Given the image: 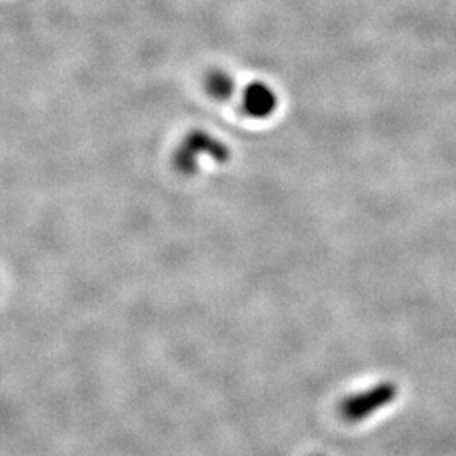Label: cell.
I'll return each mask as SVG.
<instances>
[{"instance_id": "6da1fadb", "label": "cell", "mask_w": 456, "mask_h": 456, "mask_svg": "<svg viewBox=\"0 0 456 456\" xmlns=\"http://www.w3.org/2000/svg\"><path fill=\"white\" fill-rule=\"evenodd\" d=\"M397 397V386L394 382H380L367 391L352 394L340 403V416L348 423H360L370 418L377 411H380Z\"/></svg>"}, {"instance_id": "7a4b0ae2", "label": "cell", "mask_w": 456, "mask_h": 456, "mask_svg": "<svg viewBox=\"0 0 456 456\" xmlns=\"http://www.w3.org/2000/svg\"><path fill=\"white\" fill-rule=\"evenodd\" d=\"M210 154L216 161L224 163L228 159V151L225 146L218 141H215L205 132H195L190 137H186L184 144L178 152L176 164L186 173H191L195 169V156L198 154Z\"/></svg>"}, {"instance_id": "3957f363", "label": "cell", "mask_w": 456, "mask_h": 456, "mask_svg": "<svg viewBox=\"0 0 456 456\" xmlns=\"http://www.w3.org/2000/svg\"><path fill=\"white\" fill-rule=\"evenodd\" d=\"M276 94L265 83H250L244 94L245 114L254 118H265L274 112Z\"/></svg>"}, {"instance_id": "277c9868", "label": "cell", "mask_w": 456, "mask_h": 456, "mask_svg": "<svg viewBox=\"0 0 456 456\" xmlns=\"http://www.w3.org/2000/svg\"><path fill=\"white\" fill-rule=\"evenodd\" d=\"M208 86H210V90H212V94L215 97L224 98L227 97L228 94L232 95V92H233V80H232L228 75H225V73L216 71V73L210 75Z\"/></svg>"}, {"instance_id": "5b68a950", "label": "cell", "mask_w": 456, "mask_h": 456, "mask_svg": "<svg viewBox=\"0 0 456 456\" xmlns=\"http://www.w3.org/2000/svg\"><path fill=\"white\" fill-rule=\"evenodd\" d=\"M314 456H323V455H314Z\"/></svg>"}]
</instances>
